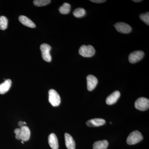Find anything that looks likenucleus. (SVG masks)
Here are the masks:
<instances>
[{
  "instance_id": "nucleus-27",
  "label": "nucleus",
  "mask_w": 149,
  "mask_h": 149,
  "mask_svg": "<svg viewBox=\"0 0 149 149\" xmlns=\"http://www.w3.org/2000/svg\"><path fill=\"white\" fill-rule=\"evenodd\" d=\"M21 143H22V144H24V141H21Z\"/></svg>"
},
{
  "instance_id": "nucleus-9",
  "label": "nucleus",
  "mask_w": 149,
  "mask_h": 149,
  "mask_svg": "<svg viewBox=\"0 0 149 149\" xmlns=\"http://www.w3.org/2000/svg\"><path fill=\"white\" fill-rule=\"evenodd\" d=\"M20 135L22 141H27L29 140L30 137V130L27 126H23L20 127Z\"/></svg>"
},
{
  "instance_id": "nucleus-18",
  "label": "nucleus",
  "mask_w": 149,
  "mask_h": 149,
  "mask_svg": "<svg viewBox=\"0 0 149 149\" xmlns=\"http://www.w3.org/2000/svg\"><path fill=\"white\" fill-rule=\"evenodd\" d=\"M73 15L77 18H80L85 16L86 11L83 8H77L73 11Z\"/></svg>"
},
{
  "instance_id": "nucleus-25",
  "label": "nucleus",
  "mask_w": 149,
  "mask_h": 149,
  "mask_svg": "<svg viewBox=\"0 0 149 149\" xmlns=\"http://www.w3.org/2000/svg\"><path fill=\"white\" fill-rule=\"evenodd\" d=\"M15 138H16L17 139V140H20V139H21L19 134H16V136H15Z\"/></svg>"
},
{
  "instance_id": "nucleus-15",
  "label": "nucleus",
  "mask_w": 149,
  "mask_h": 149,
  "mask_svg": "<svg viewBox=\"0 0 149 149\" xmlns=\"http://www.w3.org/2000/svg\"><path fill=\"white\" fill-rule=\"evenodd\" d=\"M12 81L10 79L6 80L3 83L0 84V94H5L10 89Z\"/></svg>"
},
{
  "instance_id": "nucleus-16",
  "label": "nucleus",
  "mask_w": 149,
  "mask_h": 149,
  "mask_svg": "<svg viewBox=\"0 0 149 149\" xmlns=\"http://www.w3.org/2000/svg\"><path fill=\"white\" fill-rule=\"evenodd\" d=\"M109 142L107 140L96 141L93 144V149H107Z\"/></svg>"
},
{
  "instance_id": "nucleus-24",
  "label": "nucleus",
  "mask_w": 149,
  "mask_h": 149,
  "mask_svg": "<svg viewBox=\"0 0 149 149\" xmlns=\"http://www.w3.org/2000/svg\"><path fill=\"white\" fill-rule=\"evenodd\" d=\"M19 126H20V127H22V126H24V122L22 121H19L18 123Z\"/></svg>"
},
{
  "instance_id": "nucleus-2",
  "label": "nucleus",
  "mask_w": 149,
  "mask_h": 149,
  "mask_svg": "<svg viewBox=\"0 0 149 149\" xmlns=\"http://www.w3.org/2000/svg\"><path fill=\"white\" fill-rule=\"evenodd\" d=\"M49 100L54 107L58 106L61 101L58 93L54 89H51L49 91Z\"/></svg>"
},
{
  "instance_id": "nucleus-20",
  "label": "nucleus",
  "mask_w": 149,
  "mask_h": 149,
  "mask_svg": "<svg viewBox=\"0 0 149 149\" xmlns=\"http://www.w3.org/2000/svg\"><path fill=\"white\" fill-rule=\"evenodd\" d=\"M51 3L50 0H35L33 1V3L36 6L40 7L45 6Z\"/></svg>"
},
{
  "instance_id": "nucleus-1",
  "label": "nucleus",
  "mask_w": 149,
  "mask_h": 149,
  "mask_svg": "<svg viewBox=\"0 0 149 149\" xmlns=\"http://www.w3.org/2000/svg\"><path fill=\"white\" fill-rule=\"evenodd\" d=\"M143 139L142 134L138 130H135L130 133L127 138V143L129 145H133L138 143Z\"/></svg>"
},
{
  "instance_id": "nucleus-22",
  "label": "nucleus",
  "mask_w": 149,
  "mask_h": 149,
  "mask_svg": "<svg viewBox=\"0 0 149 149\" xmlns=\"http://www.w3.org/2000/svg\"><path fill=\"white\" fill-rule=\"evenodd\" d=\"M91 1L93 3H104L106 1L104 0H91Z\"/></svg>"
},
{
  "instance_id": "nucleus-12",
  "label": "nucleus",
  "mask_w": 149,
  "mask_h": 149,
  "mask_svg": "<svg viewBox=\"0 0 149 149\" xmlns=\"http://www.w3.org/2000/svg\"><path fill=\"white\" fill-rule=\"evenodd\" d=\"M48 142L51 148L53 149H58V143L57 137L54 133H51L48 137Z\"/></svg>"
},
{
  "instance_id": "nucleus-13",
  "label": "nucleus",
  "mask_w": 149,
  "mask_h": 149,
  "mask_svg": "<svg viewBox=\"0 0 149 149\" xmlns=\"http://www.w3.org/2000/svg\"><path fill=\"white\" fill-rule=\"evenodd\" d=\"M65 146L68 149H75V143L71 135L68 133L65 134Z\"/></svg>"
},
{
  "instance_id": "nucleus-23",
  "label": "nucleus",
  "mask_w": 149,
  "mask_h": 149,
  "mask_svg": "<svg viewBox=\"0 0 149 149\" xmlns=\"http://www.w3.org/2000/svg\"><path fill=\"white\" fill-rule=\"evenodd\" d=\"M14 133L16 134H19L20 133V129L19 128H16L14 130Z\"/></svg>"
},
{
  "instance_id": "nucleus-26",
  "label": "nucleus",
  "mask_w": 149,
  "mask_h": 149,
  "mask_svg": "<svg viewBox=\"0 0 149 149\" xmlns=\"http://www.w3.org/2000/svg\"><path fill=\"white\" fill-rule=\"evenodd\" d=\"M142 1L141 0H138V1L135 0V1H133L135 2H139Z\"/></svg>"
},
{
  "instance_id": "nucleus-10",
  "label": "nucleus",
  "mask_w": 149,
  "mask_h": 149,
  "mask_svg": "<svg viewBox=\"0 0 149 149\" xmlns=\"http://www.w3.org/2000/svg\"><path fill=\"white\" fill-rule=\"evenodd\" d=\"M120 94L118 91H116L107 97L106 103L108 105H112L115 103L120 97Z\"/></svg>"
},
{
  "instance_id": "nucleus-28",
  "label": "nucleus",
  "mask_w": 149,
  "mask_h": 149,
  "mask_svg": "<svg viewBox=\"0 0 149 149\" xmlns=\"http://www.w3.org/2000/svg\"><path fill=\"white\" fill-rule=\"evenodd\" d=\"M110 123H111V124L112 123H111V122H110Z\"/></svg>"
},
{
  "instance_id": "nucleus-19",
  "label": "nucleus",
  "mask_w": 149,
  "mask_h": 149,
  "mask_svg": "<svg viewBox=\"0 0 149 149\" xmlns=\"http://www.w3.org/2000/svg\"><path fill=\"white\" fill-rule=\"evenodd\" d=\"M8 24V20L6 17L1 16L0 17V29L5 30L7 28Z\"/></svg>"
},
{
  "instance_id": "nucleus-7",
  "label": "nucleus",
  "mask_w": 149,
  "mask_h": 149,
  "mask_svg": "<svg viewBox=\"0 0 149 149\" xmlns=\"http://www.w3.org/2000/svg\"><path fill=\"white\" fill-rule=\"evenodd\" d=\"M114 26L118 32L123 34H128L132 30L130 25L124 22H118Z\"/></svg>"
},
{
  "instance_id": "nucleus-14",
  "label": "nucleus",
  "mask_w": 149,
  "mask_h": 149,
  "mask_svg": "<svg viewBox=\"0 0 149 149\" xmlns=\"http://www.w3.org/2000/svg\"><path fill=\"white\" fill-rule=\"evenodd\" d=\"M19 20L24 26L31 27V28H35L36 27V25L34 22H32L30 19L24 15H20L19 16Z\"/></svg>"
},
{
  "instance_id": "nucleus-21",
  "label": "nucleus",
  "mask_w": 149,
  "mask_h": 149,
  "mask_svg": "<svg viewBox=\"0 0 149 149\" xmlns=\"http://www.w3.org/2000/svg\"><path fill=\"white\" fill-rule=\"evenodd\" d=\"M140 19L141 20L144 22L147 25L149 24V12L146 13L145 14H142L140 15Z\"/></svg>"
},
{
  "instance_id": "nucleus-4",
  "label": "nucleus",
  "mask_w": 149,
  "mask_h": 149,
  "mask_svg": "<svg viewBox=\"0 0 149 149\" xmlns=\"http://www.w3.org/2000/svg\"><path fill=\"white\" fill-rule=\"evenodd\" d=\"M52 47L47 44H43L40 46L42 57L45 61L50 62L52 61V56L50 53Z\"/></svg>"
},
{
  "instance_id": "nucleus-5",
  "label": "nucleus",
  "mask_w": 149,
  "mask_h": 149,
  "mask_svg": "<svg viewBox=\"0 0 149 149\" xmlns=\"http://www.w3.org/2000/svg\"><path fill=\"white\" fill-rule=\"evenodd\" d=\"M135 107L136 109L144 111L147 110L149 107V99L145 97L139 98L135 103Z\"/></svg>"
},
{
  "instance_id": "nucleus-8",
  "label": "nucleus",
  "mask_w": 149,
  "mask_h": 149,
  "mask_svg": "<svg viewBox=\"0 0 149 149\" xmlns=\"http://www.w3.org/2000/svg\"><path fill=\"white\" fill-rule=\"evenodd\" d=\"M87 89L88 91H93L98 84V80L97 77L92 74L88 75L87 77Z\"/></svg>"
},
{
  "instance_id": "nucleus-6",
  "label": "nucleus",
  "mask_w": 149,
  "mask_h": 149,
  "mask_svg": "<svg viewBox=\"0 0 149 149\" xmlns=\"http://www.w3.org/2000/svg\"><path fill=\"white\" fill-rule=\"evenodd\" d=\"M144 56V53L143 51H135L129 55L128 60L130 63H135L141 61Z\"/></svg>"
},
{
  "instance_id": "nucleus-11",
  "label": "nucleus",
  "mask_w": 149,
  "mask_h": 149,
  "mask_svg": "<svg viewBox=\"0 0 149 149\" xmlns=\"http://www.w3.org/2000/svg\"><path fill=\"white\" fill-rule=\"evenodd\" d=\"M106 123L104 119L102 118H96L88 120L86 124L89 127H97L104 125Z\"/></svg>"
},
{
  "instance_id": "nucleus-17",
  "label": "nucleus",
  "mask_w": 149,
  "mask_h": 149,
  "mask_svg": "<svg viewBox=\"0 0 149 149\" xmlns=\"http://www.w3.org/2000/svg\"><path fill=\"white\" fill-rule=\"evenodd\" d=\"M70 8H71V6L70 4L67 3H65L59 8V11L62 14H67L70 11Z\"/></svg>"
},
{
  "instance_id": "nucleus-3",
  "label": "nucleus",
  "mask_w": 149,
  "mask_h": 149,
  "mask_svg": "<svg viewBox=\"0 0 149 149\" xmlns=\"http://www.w3.org/2000/svg\"><path fill=\"white\" fill-rule=\"evenodd\" d=\"M95 53V48L91 45L81 46L79 50V53L84 57H91L94 55Z\"/></svg>"
}]
</instances>
